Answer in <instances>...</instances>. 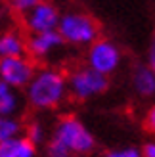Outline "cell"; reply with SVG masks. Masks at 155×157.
<instances>
[{
  "label": "cell",
  "mask_w": 155,
  "mask_h": 157,
  "mask_svg": "<svg viewBox=\"0 0 155 157\" xmlns=\"http://www.w3.org/2000/svg\"><path fill=\"white\" fill-rule=\"evenodd\" d=\"M67 96V75L56 67L36 69L25 88V100L35 111H52L63 104Z\"/></svg>",
  "instance_id": "6da1fadb"
},
{
  "label": "cell",
  "mask_w": 155,
  "mask_h": 157,
  "mask_svg": "<svg viewBox=\"0 0 155 157\" xmlns=\"http://www.w3.org/2000/svg\"><path fill=\"white\" fill-rule=\"evenodd\" d=\"M52 138L63 144L73 157H84L90 155L96 150V136L90 132V128L75 115H63L59 117L56 127H54Z\"/></svg>",
  "instance_id": "7a4b0ae2"
},
{
  "label": "cell",
  "mask_w": 155,
  "mask_h": 157,
  "mask_svg": "<svg viewBox=\"0 0 155 157\" xmlns=\"http://www.w3.org/2000/svg\"><path fill=\"white\" fill-rule=\"evenodd\" d=\"M58 33L61 35L65 44L90 46L92 42H96L100 38L102 27L90 13L81 12V10H71V12L61 13Z\"/></svg>",
  "instance_id": "3957f363"
},
{
  "label": "cell",
  "mask_w": 155,
  "mask_h": 157,
  "mask_svg": "<svg viewBox=\"0 0 155 157\" xmlns=\"http://www.w3.org/2000/svg\"><path fill=\"white\" fill-rule=\"evenodd\" d=\"M109 77L90 69L88 65H79L67 73L69 96L77 101H88L109 90Z\"/></svg>",
  "instance_id": "277c9868"
},
{
  "label": "cell",
  "mask_w": 155,
  "mask_h": 157,
  "mask_svg": "<svg viewBox=\"0 0 155 157\" xmlns=\"http://www.w3.org/2000/svg\"><path fill=\"white\" fill-rule=\"evenodd\" d=\"M123 63V52L117 42L100 36L86 50V65L105 77H111Z\"/></svg>",
  "instance_id": "5b68a950"
},
{
  "label": "cell",
  "mask_w": 155,
  "mask_h": 157,
  "mask_svg": "<svg viewBox=\"0 0 155 157\" xmlns=\"http://www.w3.org/2000/svg\"><path fill=\"white\" fill-rule=\"evenodd\" d=\"M36 73V63L29 56L0 59V81L15 90H25Z\"/></svg>",
  "instance_id": "8992f818"
},
{
  "label": "cell",
  "mask_w": 155,
  "mask_h": 157,
  "mask_svg": "<svg viewBox=\"0 0 155 157\" xmlns=\"http://www.w3.org/2000/svg\"><path fill=\"white\" fill-rule=\"evenodd\" d=\"M61 12L58 10L56 4L48 2V0H40L29 13L23 15V23L25 29L31 35L36 33H48V31H58Z\"/></svg>",
  "instance_id": "52a82bcc"
},
{
  "label": "cell",
  "mask_w": 155,
  "mask_h": 157,
  "mask_svg": "<svg viewBox=\"0 0 155 157\" xmlns=\"http://www.w3.org/2000/svg\"><path fill=\"white\" fill-rule=\"evenodd\" d=\"M63 38L58 31H48V33H36L27 36V56L31 59H44L58 52L63 46Z\"/></svg>",
  "instance_id": "ba28073f"
},
{
  "label": "cell",
  "mask_w": 155,
  "mask_h": 157,
  "mask_svg": "<svg viewBox=\"0 0 155 157\" xmlns=\"http://www.w3.org/2000/svg\"><path fill=\"white\" fill-rule=\"evenodd\" d=\"M27 56V38L15 29H6L0 33V59Z\"/></svg>",
  "instance_id": "9c48e42d"
},
{
  "label": "cell",
  "mask_w": 155,
  "mask_h": 157,
  "mask_svg": "<svg viewBox=\"0 0 155 157\" xmlns=\"http://www.w3.org/2000/svg\"><path fill=\"white\" fill-rule=\"evenodd\" d=\"M132 88L140 98H153L155 96V73L146 65H136L132 71Z\"/></svg>",
  "instance_id": "30bf717a"
},
{
  "label": "cell",
  "mask_w": 155,
  "mask_h": 157,
  "mask_svg": "<svg viewBox=\"0 0 155 157\" xmlns=\"http://www.w3.org/2000/svg\"><path fill=\"white\" fill-rule=\"evenodd\" d=\"M0 157H38V150L25 136H17L0 144Z\"/></svg>",
  "instance_id": "8fae6325"
},
{
  "label": "cell",
  "mask_w": 155,
  "mask_h": 157,
  "mask_svg": "<svg viewBox=\"0 0 155 157\" xmlns=\"http://www.w3.org/2000/svg\"><path fill=\"white\" fill-rule=\"evenodd\" d=\"M21 109V98L15 88L0 82V115L15 117Z\"/></svg>",
  "instance_id": "7c38bea8"
},
{
  "label": "cell",
  "mask_w": 155,
  "mask_h": 157,
  "mask_svg": "<svg viewBox=\"0 0 155 157\" xmlns=\"http://www.w3.org/2000/svg\"><path fill=\"white\" fill-rule=\"evenodd\" d=\"M23 124L17 117H10V115H0V144L13 140L17 136H23Z\"/></svg>",
  "instance_id": "4fadbf2b"
},
{
  "label": "cell",
  "mask_w": 155,
  "mask_h": 157,
  "mask_svg": "<svg viewBox=\"0 0 155 157\" xmlns=\"http://www.w3.org/2000/svg\"><path fill=\"white\" fill-rule=\"evenodd\" d=\"M23 136H25L33 146H36V147L44 146L46 142H48L46 127L42 124V121H38V119H33V121H29L25 124V128H23Z\"/></svg>",
  "instance_id": "5bb4252c"
},
{
  "label": "cell",
  "mask_w": 155,
  "mask_h": 157,
  "mask_svg": "<svg viewBox=\"0 0 155 157\" xmlns=\"http://www.w3.org/2000/svg\"><path fill=\"white\" fill-rule=\"evenodd\" d=\"M44 157H73V153L67 150L63 144H59L58 140L50 138L44 144Z\"/></svg>",
  "instance_id": "9a60e30c"
},
{
  "label": "cell",
  "mask_w": 155,
  "mask_h": 157,
  "mask_svg": "<svg viewBox=\"0 0 155 157\" xmlns=\"http://www.w3.org/2000/svg\"><path fill=\"white\" fill-rule=\"evenodd\" d=\"M40 2V0H8V8L12 10V13H15V15H25V13H29L33 8Z\"/></svg>",
  "instance_id": "2e32d148"
},
{
  "label": "cell",
  "mask_w": 155,
  "mask_h": 157,
  "mask_svg": "<svg viewBox=\"0 0 155 157\" xmlns=\"http://www.w3.org/2000/svg\"><path fill=\"white\" fill-rule=\"evenodd\" d=\"M102 157H142V150L136 146H125V147L107 150Z\"/></svg>",
  "instance_id": "e0dca14e"
},
{
  "label": "cell",
  "mask_w": 155,
  "mask_h": 157,
  "mask_svg": "<svg viewBox=\"0 0 155 157\" xmlns=\"http://www.w3.org/2000/svg\"><path fill=\"white\" fill-rule=\"evenodd\" d=\"M144 127L148 128V132L155 136V105H151L146 113V119H144Z\"/></svg>",
  "instance_id": "ac0fdd59"
},
{
  "label": "cell",
  "mask_w": 155,
  "mask_h": 157,
  "mask_svg": "<svg viewBox=\"0 0 155 157\" xmlns=\"http://www.w3.org/2000/svg\"><path fill=\"white\" fill-rule=\"evenodd\" d=\"M148 67L155 73V33L149 40V48H148Z\"/></svg>",
  "instance_id": "d6986e66"
},
{
  "label": "cell",
  "mask_w": 155,
  "mask_h": 157,
  "mask_svg": "<svg viewBox=\"0 0 155 157\" xmlns=\"http://www.w3.org/2000/svg\"><path fill=\"white\" fill-rule=\"evenodd\" d=\"M142 157H155V140H149L142 146Z\"/></svg>",
  "instance_id": "ffe728a7"
},
{
  "label": "cell",
  "mask_w": 155,
  "mask_h": 157,
  "mask_svg": "<svg viewBox=\"0 0 155 157\" xmlns=\"http://www.w3.org/2000/svg\"><path fill=\"white\" fill-rule=\"evenodd\" d=\"M10 13H12V10L8 8V4L0 0V23H4L8 17H10Z\"/></svg>",
  "instance_id": "44dd1931"
},
{
  "label": "cell",
  "mask_w": 155,
  "mask_h": 157,
  "mask_svg": "<svg viewBox=\"0 0 155 157\" xmlns=\"http://www.w3.org/2000/svg\"><path fill=\"white\" fill-rule=\"evenodd\" d=\"M2 2H8V0H2Z\"/></svg>",
  "instance_id": "7402d4cb"
},
{
  "label": "cell",
  "mask_w": 155,
  "mask_h": 157,
  "mask_svg": "<svg viewBox=\"0 0 155 157\" xmlns=\"http://www.w3.org/2000/svg\"><path fill=\"white\" fill-rule=\"evenodd\" d=\"M0 82H2V81H0Z\"/></svg>",
  "instance_id": "603a6c76"
}]
</instances>
